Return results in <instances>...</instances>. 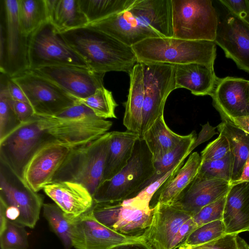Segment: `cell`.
Returning a JSON list of instances; mask_svg holds the SVG:
<instances>
[{
    "label": "cell",
    "instance_id": "cell-1",
    "mask_svg": "<svg viewBox=\"0 0 249 249\" xmlns=\"http://www.w3.org/2000/svg\"><path fill=\"white\" fill-rule=\"evenodd\" d=\"M88 25L130 47L148 38L173 37L171 0H135L125 10Z\"/></svg>",
    "mask_w": 249,
    "mask_h": 249
},
{
    "label": "cell",
    "instance_id": "cell-2",
    "mask_svg": "<svg viewBox=\"0 0 249 249\" xmlns=\"http://www.w3.org/2000/svg\"><path fill=\"white\" fill-rule=\"evenodd\" d=\"M61 34L70 46L98 73L123 71L128 73L138 63L131 47L89 25Z\"/></svg>",
    "mask_w": 249,
    "mask_h": 249
},
{
    "label": "cell",
    "instance_id": "cell-3",
    "mask_svg": "<svg viewBox=\"0 0 249 249\" xmlns=\"http://www.w3.org/2000/svg\"><path fill=\"white\" fill-rule=\"evenodd\" d=\"M141 63L185 64L191 63L214 66L216 44L208 40H188L171 37L145 39L131 46Z\"/></svg>",
    "mask_w": 249,
    "mask_h": 249
},
{
    "label": "cell",
    "instance_id": "cell-4",
    "mask_svg": "<svg viewBox=\"0 0 249 249\" xmlns=\"http://www.w3.org/2000/svg\"><path fill=\"white\" fill-rule=\"evenodd\" d=\"M154 172L152 154L145 142L139 139L127 164L101 182L93 196L94 202H120L134 197L146 187Z\"/></svg>",
    "mask_w": 249,
    "mask_h": 249
},
{
    "label": "cell",
    "instance_id": "cell-5",
    "mask_svg": "<svg viewBox=\"0 0 249 249\" xmlns=\"http://www.w3.org/2000/svg\"><path fill=\"white\" fill-rule=\"evenodd\" d=\"M109 135L108 132L95 140L73 147L52 182L71 181L80 184L93 197L103 180Z\"/></svg>",
    "mask_w": 249,
    "mask_h": 249
},
{
    "label": "cell",
    "instance_id": "cell-6",
    "mask_svg": "<svg viewBox=\"0 0 249 249\" xmlns=\"http://www.w3.org/2000/svg\"><path fill=\"white\" fill-rule=\"evenodd\" d=\"M43 204L41 195L0 162V210L8 220L33 229L39 219Z\"/></svg>",
    "mask_w": 249,
    "mask_h": 249
},
{
    "label": "cell",
    "instance_id": "cell-7",
    "mask_svg": "<svg viewBox=\"0 0 249 249\" xmlns=\"http://www.w3.org/2000/svg\"><path fill=\"white\" fill-rule=\"evenodd\" d=\"M173 37L214 41L218 24L211 0H171Z\"/></svg>",
    "mask_w": 249,
    "mask_h": 249
},
{
    "label": "cell",
    "instance_id": "cell-8",
    "mask_svg": "<svg viewBox=\"0 0 249 249\" xmlns=\"http://www.w3.org/2000/svg\"><path fill=\"white\" fill-rule=\"evenodd\" d=\"M28 60L31 70L56 65L88 68L49 20L29 36Z\"/></svg>",
    "mask_w": 249,
    "mask_h": 249
},
{
    "label": "cell",
    "instance_id": "cell-9",
    "mask_svg": "<svg viewBox=\"0 0 249 249\" xmlns=\"http://www.w3.org/2000/svg\"><path fill=\"white\" fill-rule=\"evenodd\" d=\"M141 64L143 74L144 97L142 124L139 134L141 140L155 122L163 115L167 97L176 89L174 65Z\"/></svg>",
    "mask_w": 249,
    "mask_h": 249
},
{
    "label": "cell",
    "instance_id": "cell-10",
    "mask_svg": "<svg viewBox=\"0 0 249 249\" xmlns=\"http://www.w3.org/2000/svg\"><path fill=\"white\" fill-rule=\"evenodd\" d=\"M21 89L35 113L55 116L79 102L57 84L29 70L11 78Z\"/></svg>",
    "mask_w": 249,
    "mask_h": 249
},
{
    "label": "cell",
    "instance_id": "cell-11",
    "mask_svg": "<svg viewBox=\"0 0 249 249\" xmlns=\"http://www.w3.org/2000/svg\"><path fill=\"white\" fill-rule=\"evenodd\" d=\"M71 238L75 249H110L123 244L145 240L144 236H127L116 232L98 221L91 208L71 220Z\"/></svg>",
    "mask_w": 249,
    "mask_h": 249
},
{
    "label": "cell",
    "instance_id": "cell-12",
    "mask_svg": "<svg viewBox=\"0 0 249 249\" xmlns=\"http://www.w3.org/2000/svg\"><path fill=\"white\" fill-rule=\"evenodd\" d=\"M5 49L0 72L12 78L29 70L28 38L18 18V0H3Z\"/></svg>",
    "mask_w": 249,
    "mask_h": 249
},
{
    "label": "cell",
    "instance_id": "cell-13",
    "mask_svg": "<svg viewBox=\"0 0 249 249\" xmlns=\"http://www.w3.org/2000/svg\"><path fill=\"white\" fill-rule=\"evenodd\" d=\"M91 212L98 221L112 230L125 235L140 236L150 224L152 209L141 210L123 201L94 202Z\"/></svg>",
    "mask_w": 249,
    "mask_h": 249
},
{
    "label": "cell",
    "instance_id": "cell-14",
    "mask_svg": "<svg viewBox=\"0 0 249 249\" xmlns=\"http://www.w3.org/2000/svg\"><path fill=\"white\" fill-rule=\"evenodd\" d=\"M222 6V12L216 10L218 24L214 42L240 69L249 72V25Z\"/></svg>",
    "mask_w": 249,
    "mask_h": 249
},
{
    "label": "cell",
    "instance_id": "cell-15",
    "mask_svg": "<svg viewBox=\"0 0 249 249\" xmlns=\"http://www.w3.org/2000/svg\"><path fill=\"white\" fill-rule=\"evenodd\" d=\"M33 71L51 80L78 100L88 97L104 87L105 73L95 72L87 67L56 65Z\"/></svg>",
    "mask_w": 249,
    "mask_h": 249
},
{
    "label": "cell",
    "instance_id": "cell-16",
    "mask_svg": "<svg viewBox=\"0 0 249 249\" xmlns=\"http://www.w3.org/2000/svg\"><path fill=\"white\" fill-rule=\"evenodd\" d=\"M76 146L53 142L38 150L30 158L23 173V179L35 192L51 183L71 149Z\"/></svg>",
    "mask_w": 249,
    "mask_h": 249
},
{
    "label": "cell",
    "instance_id": "cell-17",
    "mask_svg": "<svg viewBox=\"0 0 249 249\" xmlns=\"http://www.w3.org/2000/svg\"><path fill=\"white\" fill-rule=\"evenodd\" d=\"M152 209L150 224L142 235L154 249H171L182 225L192 217L174 204L156 203Z\"/></svg>",
    "mask_w": 249,
    "mask_h": 249
},
{
    "label": "cell",
    "instance_id": "cell-18",
    "mask_svg": "<svg viewBox=\"0 0 249 249\" xmlns=\"http://www.w3.org/2000/svg\"><path fill=\"white\" fill-rule=\"evenodd\" d=\"M249 80L227 76L217 78L211 96L222 120L249 115Z\"/></svg>",
    "mask_w": 249,
    "mask_h": 249
},
{
    "label": "cell",
    "instance_id": "cell-19",
    "mask_svg": "<svg viewBox=\"0 0 249 249\" xmlns=\"http://www.w3.org/2000/svg\"><path fill=\"white\" fill-rule=\"evenodd\" d=\"M231 186L226 180L210 178L198 173L173 204L193 216L205 206L226 196Z\"/></svg>",
    "mask_w": 249,
    "mask_h": 249
},
{
    "label": "cell",
    "instance_id": "cell-20",
    "mask_svg": "<svg viewBox=\"0 0 249 249\" xmlns=\"http://www.w3.org/2000/svg\"><path fill=\"white\" fill-rule=\"evenodd\" d=\"M45 193L68 215L76 217L93 206V197L82 185L71 181L52 182L43 189Z\"/></svg>",
    "mask_w": 249,
    "mask_h": 249
},
{
    "label": "cell",
    "instance_id": "cell-21",
    "mask_svg": "<svg viewBox=\"0 0 249 249\" xmlns=\"http://www.w3.org/2000/svg\"><path fill=\"white\" fill-rule=\"evenodd\" d=\"M222 221L226 233L249 231V181L231 185L226 196Z\"/></svg>",
    "mask_w": 249,
    "mask_h": 249
},
{
    "label": "cell",
    "instance_id": "cell-22",
    "mask_svg": "<svg viewBox=\"0 0 249 249\" xmlns=\"http://www.w3.org/2000/svg\"><path fill=\"white\" fill-rule=\"evenodd\" d=\"M176 89L185 88L196 96H211L218 77L213 66L191 63L174 65Z\"/></svg>",
    "mask_w": 249,
    "mask_h": 249
},
{
    "label": "cell",
    "instance_id": "cell-23",
    "mask_svg": "<svg viewBox=\"0 0 249 249\" xmlns=\"http://www.w3.org/2000/svg\"><path fill=\"white\" fill-rule=\"evenodd\" d=\"M139 138L138 134L127 130L110 132L102 181L112 178L127 164Z\"/></svg>",
    "mask_w": 249,
    "mask_h": 249
},
{
    "label": "cell",
    "instance_id": "cell-24",
    "mask_svg": "<svg viewBox=\"0 0 249 249\" xmlns=\"http://www.w3.org/2000/svg\"><path fill=\"white\" fill-rule=\"evenodd\" d=\"M130 78L127 99L124 103L123 124L127 131L139 135L142 126L144 97L142 64L138 62L128 73Z\"/></svg>",
    "mask_w": 249,
    "mask_h": 249
},
{
    "label": "cell",
    "instance_id": "cell-25",
    "mask_svg": "<svg viewBox=\"0 0 249 249\" xmlns=\"http://www.w3.org/2000/svg\"><path fill=\"white\" fill-rule=\"evenodd\" d=\"M201 163V157L197 152L190 154L175 175L155 194L153 196L156 198L155 205L157 203H174L197 175Z\"/></svg>",
    "mask_w": 249,
    "mask_h": 249
},
{
    "label": "cell",
    "instance_id": "cell-26",
    "mask_svg": "<svg viewBox=\"0 0 249 249\" xmlns=\"http://www.w3.org/2000/svg\"><path fill=\"white\" fill-rule=\"evenodd\" d=\"M49 20L59 32L87 26L78 0H45Z\"/></svg>",
    "mask_w": 249,
    "mask_h": 249
},
{
    "label": "cell",
    "instance_id": "cell-27",
    "mask_svg": "<svg viewBox=\"0 0 249 249\" xmlns=\"http://www.w3.org/2000/svg\"><path fill=\"white\" fill-rule=\"evenodd\" d=\"M184 136L170 129L163 115L159 117L143 134L142 140L145 142L154 160L174 148Z\"/></svg>",
    "mask_w": 249,
    "mask_h": 249
},
{
    "label": "cell",
    "instance_id": "cell-28",
    "mask_svg": "<svg viewBox=\"0 0 249 249\" xmlns=\"http://www.w3.org/2000/svg\"><path fill=\"white\" fill-rule=\"evenodd\" d=\"M216 128L219 134L227 138L231 151L234 156V163L231 184L240 178L244 165L249 157V134L224 121Z\"/></svg>",
    "mask_w": 249,
    "mask_h": 249
},
{
    "label": "cell",
    "instance_id": "cell-29",
    "mask_svg": "<svg viewBox=\"0 0 249 249\" xmlns=\"http://www.w3.org/2000/svg\"><path fill=\"white\" fill-rule=\"evenodd\" d=\"M196 138V131H193L185 135L183 139L174 148L154 160V174L146 187L175 167L182 160L186 159L191 153L190 149Z\"/></svg>",
    "mask_w": 249,
    "mask_h": 249
},
{
    "label": "cell",
    "instance_id": "cell-30",
    "mask_svg": "<svg viewBox=\"0 0 249 249\" xmlns=\"http://www.w3.org/2000/svg\"><path fill=\"white\" fill-rule=\"evenodd\" d=\"M135 1V0H78L80 8L87 18L89 24L125 10Z\"/></svg>",
    "mask_w": 249,
    "mask_h": 249
},
{
    "label": "cell",
    "instance_id": "cell-31",
    "mask_svg": "<svg viewBox=\"0 0 249 249\" xmlns=\"http://www.w3.org/2000/svg\"><path fill=\"white\" fill-rule=\"evenodd\" d=\"M18 18L22 31L29 36L49 20L45 0H18Z\"/></svg>",
    "mask_w": 249,
    "mask_h": 249
},
{
    "label": "cell",
    "instance_id": "cell-32",
    "mask_svg": "<svg viewBox=\"0 0 249 249\" xmlns=\"http://www.w3.org/2000/svg\"><path fill=\"white\" fill-rule=\"evenodd\" d=\"M43 215L50 230L61 241L65 249L72 247L71 238V217L66 214L55 203H44Z\"/></svg>",
    "mask_w": 249,
    "mask_h": 249
},
{
    "label": "cell",
    "instance_id": "cell-33",
    "mask_svg": "<svg viewBox=\"0 0 249 249\" xmlns=\"http://www.w3.org/2000/svg\"><path fill=\"white\" fill-rule=\"evenodd\" d=\"M79 101L89 107L99 118L104 119L117 118L115 111L118 104L112 92L104 86L97 89L91 95L79 100Z\"/></svg>",
    "mask_w": 249,
    "mask_h": 249
},
{
    "label": "cell",
    "instance_id": "cell-34",
    "mask_svg": "<svg viewBox=\"0 0 249 249\" xmlns=\"http://www.w3.org/2000/svg\"><path fill=\"white\" fill-rule=\"evenodd\" d=\"M5 74L0 76V141L16 129L21 123L15 115L10 102L6 85Z\"/></svg>",
    "mask_w": 249,
    "mask_h": 249
},
{
    "label": "cell",
    "instance_id": "cell-35",
    "mask_svg": "<svg viewBox=\"0 0 249 249\" xmlns=\"http://www.w3.org/2000/svg\"><path fill=\"white\" fill-rule=\"evenodd\" d=\"M186 159L182 160L175 167L165 174L151 183L140 192L135 196L124 200V202L138 209L150 211V202L157 191L166 182L172 178L184 164Z\"/></svg>",
    "mask_w": 249,
    "mask_h": 249
},
{
    "label": "cell",
    "instance_id": "cell-36",
    "mask_svg": "<svg viewBox=\"0 0 249 249\" xmlns=\"http://www.w3.org/2000/svg\"><path fill=\"white\" fill-rule=\"evenodd\" d=\"M222 220L209 222L196 228L186 238L181 245L192 247L201 246L213 241L226 234Z\"/></svg>",
    "mask_w": 249,
    "mask_h": 249
},
{
    "label": "cell",
    "instance_id": "cell-37",
    "mask_svg": "<svg viewBox=\"0 0 249 249\" xmlns=\"http://www.w3.org/2000/svg\"><path fill=\"white\" fill-rule=\"evenodd\" d=\"M234 163L231 151L225 157L217 160L201 161L198 173L207 177L231 182Z\"/></svg>",
    "mask_w": 249,
    "mask_h": 249
},
{
    "label": "cell",
    "instance_id": "cell-38",
    "mask_svg": "<svg viewBox=\"0 0 249 249\" xmlns=\"http://www.w3.org/2000/svg\"><path fill=\"white\" fill-rule=\"evenodd\" d=\"M29 246L25 227L8 220L5 228L0 231V249H28Z\"/></svg>",
    "mask_w": 249,
    "mask_h": 249
},
{
    "label": "cell",
    "instance_id": "cell-39",
    "mask_svg": "<svg viewBox=\"0 0 249 249\" xmlns=\"http://www.w3.org/2000/svg\"><path fill=\"white\" fill-rule=\"evenodd\" d=\"M226 196L205 206L192 216L197 228L209 222L222 220Z\"/></svg>",
    "mask_w": 249,
    "mask_h": 249
},
{
    "label": "cell",
    "instance_id": "cell-40",
    "mask_svg": "<svg viewBox=\"0 0 249 249\" xmlns=\"http://www.w3.org/2000/svg\"><path fill=\"white\" fill-rule=\"evenodd\" d=\"M196 249H249V245L237 233H226L207 244L193 247Z\"/></svg>",
    "mask_w": 249,
    "mask_h": 249
},
{
    "label": "cell",
    "instance_id": "cell-41",
    "mask_svg": "<svg viewBox=\"0 0 249 249\" xmlns=\"http://www.w3.org/2000/svg\"><path fill=\"white\" fill-rule=\"evenodd\" d=\"M230 152L231 147L227 138L219 134L215 140L208 143L201 151V161L221 159Z\"/></svg>",
    "mask_w": 249,
    "mask_h": 249
},
{
    "label": "cell",
    "instance_id": "cell-42",
    "mask_svg": "<svg viewBox=\"0 0 249 249\" xmlns=\"http://www.w3.org/2000/svg\"><path fill=\"white\" fill-rule=\"evenodd\" d=\"M54 116L72 121H81L94 119L99 118L88 106L79 101L68 107Z\"/></svg>",
    "mask_w": 249,
    "mask_h": 249
},
{
    "label": "cell",
    "instance_id": "cell-43",
    "mask_svg": "<svg viewBox=\"0 0 249 249\" xmlns=\"http://www.w3.org/2000/svg\"><path fill=\"white\" fill-rule=\"evenodd\" d=\"M218 1L230 12L249 25L248 0H219Z\"/></svg>",
    "mask_w": 249,
    "mask_h": 249
},
{
    "label": "cell",
    "instance_id": "cell-44",
    "mask_svg": "<svg viewBox=\"0 0 249 249\" xmlns=\"http://www.w3.org/2000/svg\"><path fill=\"white\" fill-rule=\"evenodd\" d=\"M10 102L15 115L21 123L27 121L35 113L29 103L13 100L11 98Z\"/></svg>",
    "mask_w": 249,
    "mask_h": 249
},
{
    "label": "cell",
    "instance_id": "cell-45",
    "mask_svg": "<svg viewBox=\"0 0 249 249\" xmlns=\"http://www.w3.org/2000/svg\"><path fill=\"white\" fill-rule=\"evenodd\" d=\"M197 228L192 217L183 223L179 229L172 242L171 249L178 248L187 236Z\"/></svg>",
    "mask_w": 249,
    "mask_h": 249
},
{
    "label": "cell",
    "instance_id": "cell-46",
    "mask_svg": "<svg viewBox=\"0 0 249 249\" xmlns=\"http://www.w3.org/2000/svg\"><path fill=\"white\" fill-rule=\"evenodd\" d=\"M6 85L8 94L12 100L30 104L21 89L7 75Z\"/></svg>",
    "mask_w": 249,
    "mask_h": 249
},
{
    "label": "cell",
    "instance_id": "cell-47",
    "mask_svg": "<svg viewBox=\"0 0 249 249\" xmlns=\"http://www.w3.org/2000/svg\"><path fill=\"white\" fill-rule=\"evenodd\" d=\"M216 127L211 125L209 122L202 125V128L198 134L194 144L190 149V152H191L199 144L210 140L212 137L218 132H216L215 129Z\"/></svg>",
    "mask_w": 249,
    "mask_h": 249
},
{
    "label": "cell",
    "instance_id": "cell-48",
    "mask_svg": "<svg viewBox=\"0 0 249 249\" xmlns=\"http://www.w3.org/2000/svg\"><path fill=\"white\" fill-rule=\"evenodd\" d=\"M222 121L236 127L249 134V115L226 118Z\"/></svg>",
    "mask_w": 249,
    "mask_h": 249
},
{
    "label": "cell",
    "instance_id": "cell-49",
    "mask_svg": "<svg viewBox=\"0 0 249 249\" xmlns=\"http://www.w3.org/2000/svg\"><path fill=\"white\" fill-rule=\"evenodd\" d=\"M110 249H154L145 240L118 245Z\"/></svg>",
    "mask_w": 249,
    "mask_h": 249
},
{
    "label": "cell",
    "instance_id": "cell-50",
    "mask_svg": "<svg viewBox=\"0 0 249 249\" xmlns=\"http://www.w3.org/2000/svg\"><path fill=\"white\" fill-rule=\"evenodd\" d=\"M5 49V39L4 34V28L2 24L0 25V67L3 63Z\"/></svg>",
    "mask_w": 249,
    "mask_h": 249
},
{
    "label": "cell",
    "instance_id": "cell-51",
    "mask_svg": "<svg viewBox=\"0 0 249 249\" xmlns=\"http://www.w3.org/2000/svg\"><path fill=\"white\" fill-rule=\"evenodd\" d=\"M247 181H249V157L244 165L240 178L231 183V185Z\"/></svg>",
    "mask_w": 249,
    "mask_h": 249
},
{
    "label": "cell",
    "instance_id": "cell-52",
    "mask_svg": "<svg viewBox=\"0 0 249 249\" xmlns=\"http://www.w3.org/2000/svg\"><path fill=\"white\" fill-rule=\"evenodd\" d=\"M178 249H194L193 247L189 245H181L179 247Z\"/></svg>",
    "mask_w": 249,
    "mask_h": 249
},
{
    "label": "cell",
    "instance_id": "cell-53",
    "mask_svg": "<svg viewBox=\"0 0 249 249\" xmlns=\"http://www.w3.org/2000/svg\"></svg>",
    "mask_w": 249,
    "mask_h": 249
},
{
    "label": "cell",
    "instance_id": "cell-54",
    "mask_svg": "<svg viewBox=\"0 0 249 249\" xmlns=\"http://www.w3.org/2000/svg\"><path fill=\"white\" fill-rule=\"evenodd\" d=\"M193 249H195V248H193Z\"/></svg>",
    "mask_w": 249,
    "mask_h": 249
},
{
    "label": "cell",
    "instance_id": "cell-55",
    "mask_svg": "<svg viewBox=\"0 0 249 249\" xmlns=\"http://www.w3.org/2000/svg\"></svg>",
    "mask_w": 249,
    "mask_h": 249
}]
</instances>
